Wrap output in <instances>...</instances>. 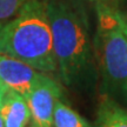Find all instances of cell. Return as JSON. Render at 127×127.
Here are the masks:
<instances>
[{
    "label": "cell",
    "instance_id": "cell-7",
    "mask_svg": "<svg viewBox=\"0 0 127 127\" xmlns=\"http://www.w3.org/2000/svg\"><path fill=\"white\" fill-rule=\"evenodd\" d=\"M93 127H127V109L105 96L99 104Z\"/></svg>",
    "mask_w": 127,
    "mask_h": 127
},
{
    "label": "cell",
    "instance_id": "cell-11",
    "mask_svg": "<svg viewBox=\"0 0 127 127\" xmlns=\"http://www.w3.org/2000/svg\"><path fill=\"white\" fill-rule=\"evenodd\" d=\"M5 91H6V87L4 86V84H2V82L0 81V100H1V98H2Z\"/></svg>",
    "mask_w": 127,
    "mask_h": 127
},
{
    "label": "cell",
    "instance_id": "cell-14",
    "mask_svg": "<svg viewBox=\"0 0 127 127\" xmlns=\"http://www.w3.org/2000/svg\"><path fill=\"white\" fill-rule=\"evenodd\" d=\"M30 127H38V126H35V125H32V126H30Z\"/></svg>",
    "mask_w": 127,
    "mask_h": 127
},
{
    "label": "cell",
    "instance_id": "cell-2",
    "mask_svg": "<svg viewBox=\"0 0 127 127\" xmlns=\"http://www.w3.org/2000/svg\"><path fill=\"white\" fill-rule=\"evenodd\" d=\"M0 54L19 59L42 73L58 72L45 0H28L0 28Z\"/></svg>",
    "mask_w": 127,
    "mask_h": 127
},
{
    "label": "cell",
    "instance_id": "cell-12",
    "mask_svg": "<svg viewBox=\"0 0 127 127\" xmlns=\"http://www.w3.org/2000/svg\"><path fill=\"white\" fill-rule=\"evenodd\" d=\"M0 127H5V126H4V123H2V119H1V117H0Z\"/></svg>",
    "mask_w": 127,
    "mask_h": 127
},
{
    "label": "cell",
    "instance_id": "cell-3",
    "mask_svg": "<svg viewBox=\"0 0 127 127\" xmlns=\"http://www.w3.org/2000/svg\"><path fill=\"white\" fill-rule=\"evenodd\" d=\"M93 35L96 72L106 94L127 92V30L124 14L115 6L94 2Z\"/></svg>",
    "mask_w": 127,
    "mask_h": 127
},
{
    "label": "cell",
    "instance_id": "cell-5",
    "mask_svg": "<svg viewBox=\"0 0 127 127\" xmlns=\"http://www.w3.org/2000/svg\"><path fill=\"white\" fill-rule=\"evenodd\" d=\"M42 74L21 60L0 54V81L7 90L18 92L26 98Z\"/></svg>",
    "mask_w": 127,
    "mask_h": 127
},
{
    "label": "cell",
    "instance_id": "cell-13",
    "mask_svg": "<svg viewBox=\"0 0 127 127\" xmlns=\"http://www.w3.org/2000/svg\"><path fill=\"white\" fill-rule=\"evenodd\" d=\"M124 18H125V24H126V30H127V14L124 15Z\"/></svg>",
    "mask_w": 127,
    "mask_h": 127
},
{
    "label": "cell",
    "instance_id": "cell-9",
    "mask_svg": "<svg viewBox=\"0 0 127 127\" xmlns=\"http://www.w3.org/2000/svg\"><path fill=\"white\" fill-rule=\"evenodd\" d=\"M28 0H0V23L15 17Z\"/></svg>",
    "mask_w": 127,
    "mask_h": 127
},
{
    "label": "cell",
    "instance_id": "cell-6",
    "mask_svg": "<svg viewBox=\"0 0 127 127\" xmlns=\"http://www.w3.org/2000/svg\"><path fill=\"white\" fill-rule=\"evenodd\" d=\"M0 117L5 127L27 126L31 120V113L25 96L6 88L0 100Z\"/></svg>",
    "mask_w": 127,
    "mask_h": 127
},
{
    "label": "cell",
    "instance_id": "cell-1",
    "mask_svg": "<svg viewBox=\"0 0 127 127\" xmlns=\"http://www.w3.org/2000/svg\"><path fill=\"white\" fill-rule=\"evenodd\" d=\"M87 0H45L58 73L65 86L85 88L96 78Z\"/></svg>",
    "mask_w": 127,
    "mask_h": 127
},
{
    "label": "cell",
    "instance_id": "cell-4",
    "mask_svg": "<svg viewBox=\"0 0 127 127\" xmlns=\"http://www.w3.org/2000/svg\"><path fill=\"white\" fill-rule=\"evenodd\" d=\"M60 96L61 86L44 73L38 84L25 98L33 125L38 127H53L55 104L60 100Z\"/></svg>",
    "mask_w": 127,
    "mask_h": 127
},
{
    "label": "cell",
    "instance_id": "cell-10",
    "mask_svg": "<svg viewBox=\"0 0 127 127\" xmlns=\"http://www.w3.org/2000/svg\"><path fill=\"white\" fill-rule=\"evenodd\" d=\"M87 1H91L92 4H94V2H104V4L112 5V6H117V2H118V0H87Z\"/></svg>",
    "mask_w": 127,
    "mask_h": 127
},
{
    "label": "cell",
    "instance_id": "cell-15",
    "mask_svg": "<svg viewBox=\"0 0 127 127\" xmlns=\"http://www.w3.org/2000/svg\"><path fill=\"white\" fill-rule=\"evenodd\" d=\"M2 24L4 23H0V28H1V26H2Z\"/></svg>",
    "mask_w": 127,
    "mask_h": 127
},
{
    "label": "cell",
    "instance_id": "cell-8",
    "mask_svg": "<svg viewBox=\"0 0 127 127\" xmlns=\"http://www.w3.org/2000/svg\"><path fill=\"white\" fill-rule=\"evenodd\" d=\"M53 127H93L67 104L58 100L53 114Z\"/></svg>",
    "mask_w": 127,
    "mask_h": 127
}]
</instances>
